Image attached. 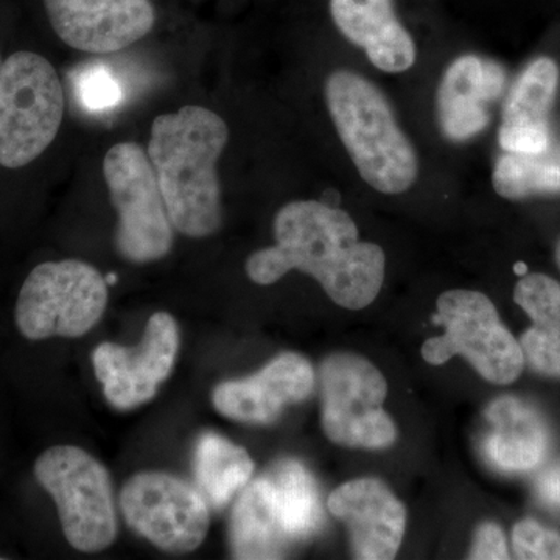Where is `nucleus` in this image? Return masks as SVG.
Wrapping results in <instances>:
<instances>
[{
	"mask_svg": "<svg viewBox=\"0 0 560 560\" xmlns=\"http://www.w3.org/2000/svg\"><path fill=\"white\" fill-rule=\"evenodd\" d=\"M0 66H2V61H0Z\"/></svg>",
	"mask_w": 560,
	"mask_h": 560,
	"instance_id": "c756f323",
	"label": "nucleus"
},
{
	"mask_svg": "<svg viewBox=\"0 0 560 560\" xmlns=\"http://www.w3.org/2000/svg\"><path fill=\"white\" fill-rule=\"evenodd\" d=\"M559 79V66L548 57L537 58L523 70L503 108L499 140L506 153L545 154L548 150Z\"/></svg>",
	"mask_w": 560,
	"mask_h": 560,
	"instance_id": "dca6fc26",
	"label": "nucleus"
},
{
	"mask_svg": "<svg viewBox=\"0 0 560 560\" xmlns=\"http://www.w3.org/2000/svg\"><path fill=\"white\" fill-rule=\"evenodd\" d=\"M433 320L445 327L442 337L423 342L427 363L440 366L455 355L466 357L482 378L495 385L517 381L525 364L521 342L501 323L495 305L474 290L445 291Z\"/></svg>",
	"mask_w": 560,
	"mask_h": 560,
	"instance_id": "423d86ee",
	"label": "nucleus"
},
{
	"mask_svg": "<svg viewBox=\"0 0 560 560\" xmlns=\"http://www.w3.org/2000/svg\"><path fill=\"white\" fill-rule=\"evenodd\" d=\"M556 260H558V265L560 268V238H559L558 245H556Z\"/></svg>",
	"mask_w": 560,
	"mask_h": 560,
	"instance_id": "c85d7f7f",
	"label": "nucleus"
},
{
	"mask_svg": "<svg viewBox=\"0 0 560 560\" xmlns=\"http://www.w3.org/2000/svg\"><path fill=\"white\" fill-rule=\"evenodd\" d=\"M65 92L46 58L16 51L0 66V165L21 168L44 153L60 131Z\"/></svg>",
	"mask_w": 560,
	"mask_h": 560,
	"instance_id": "20e7f679",
	"label": "nucleus"
},
{
	"mask_svg": "<svg viewBox=\"0 0 560 560\" xmlns=\"http://www.w3.org/2000/svg\"><path fill=\"white\" fill-rule=\"evenodd\" d=\"M108 285L81 260L46 261L33 268L20 291L16 326L31 341L83 337L101 320Z\"/></svg>",
	"mask_w": 560,
	"mask_h": 560,
	"instance_id": "39448f33",
	"label": "nucleus"
},
{
	"mask_svg": "<svg viewBox=\"0 0 560 560\" xmlns=\"http://www.w3.org/2000/svg\"><path fill=\"white\" fill-rule=\"evenodd\" d=\"M195 478L202 495L215 510L226 506L246 488L254 463L245 448L217 433H202L195 448Z\"/></svg>",
	"mask_w": 560,
	"mask_h": 560,
	"instance_id": "412c9836",
	"label": "nucleus"
},
{
	"mask_svg": "<svg viewBox=\"0 0 560 560\" xmlns=\"http://www.w3.org/2000/svg\"><path fill=\"white\" fill-rule=\"evenodd\" d=\"M327 506L348 526L357 559L396 558L404 539L407 511L381 480L361 478L346 482L331 492Z\"/></svg>",
	"mask_w": 560,
	"mask_h": 560,
	"instance_id": "4468645a",
	"label": "nucleus"
},
{
	"mask_svg": "<svg viewBox=\"0 0 560 560\" xmlns=\"http://www.w3.org/2000/svg\"><path fill=\"white\" fill-rule=\"evenodd\" d=\"M523 357L534 370L560 378V337L530 327L522 335Z\"/></svg>",
	"mask_w": 560,
	"mask_h": 560,
	"instance_id": "a878e982",
	"label": "nucleus"
},
{
	"mask_svg": "<svg viewBox=\"0 0 560 560\" xmlns=\"http://www.w3.org/2000/svg\"><path fill=\"white\" fill-rule=\"evenodd\" d=\"M512 545L518 559H560V534L529 518L514 526Z\"/></svg>",
	"mask_w": 560,
	"mask_h": 560,
	"instance_id": "393cba45",
	"label": "nucleus"
},
{
	"mask_svg": "<svg viewBox=\"0 0 560 560\" xmlns=\"http://www.w3.org/2000/svg\"><path fill=\"white\" fill-rule=\"evenodd\" d=\"M493 189L506 200L560 194V162L541 154L506 153L492 173Z\"/></svg>",
	"mask_w": 560,
	"mask_h": 560,
	"instance_id": "4be33fe9",
	"label": "nucleus"
},
{
	"mask_svg": "<svg viewBox=\"0 0 560 560\" xmlns=\"http://www.w3.org/2000/svg\"><path fill=\"white\" fill-rule=\"evenodd\" d=\"M44 7L58 38L88 54L127 49L156 21L150 0H44Z\"/></svg>",
	"mask_w": 560,
	"mask_h": 560,
	"instance_id": "f8f14e48",
	"label": "nucleus"
},
{
	"mask_svg": "<svg viewBox=\"0 0 560 560\" xmlns=\"http://www.w3.org/2000/svg\"><path fill=\"white\" fill-rule=\"evenodd\" d=\"M326 102L361 178L381 194L410 189L419 175L418 154L383 92L352 70H337L326 81Z\"/></svg>",
	"mask_w": 560,
	"mask_h": 560,
	"instance_id": "7ed1b4c3",
	"label": "nucleus"
},
{
	"mask_svg": "<svg viewBox=\"0 0 560 560\" xmlns=\"http://www.w3.org/2000/svg\"><path fill=\"white\" fill-rule=\"evenodd\" d=\"M261 477L267 481L280 522L293 545L319 530L324 512L318 486L300 460H278Z\"/></svg>",
	"mask_w": 560,
	"mask_h": 560,
	"instance_id": "aec40b11",
	"label": "nucleus"
},
{
	"mask_svg": "<svg viewBox=\"0 0 560 560\" xmlns=\"http://www.w3.org/2000/svg\"><path fill=\"white\" fill-rule=\"evenodd\" d=\"M125 521L162 551L197 550L208 536L209 504L200 489L165 471H142L120 493Z\"/></svg>",
	"mask_w": 560,
	"mask_h": 560,
	"instance_id": "9d476101",
	"label": "nucleus"
},
{
	"mask_svg": "<svg viewBox=\"0 0 560 560\" xmlns=\"http://www.w3.org/2000/svg\"><path fill=\"white\" fill-rule=\"evenodd\" d=\"M33 471L57 504L62 533L75 550L97 552L113 544V489L108 470L97 459L73 445H55L36 459Z\"/></svg>",
	"mask_w": 560,
	"mask_h": 560,
	"instance_id": "0eeeda50",
	"label": "nucleus"
},
{
	"mask_svg": "<svg viewBox=\"0 0 560 560\" xmlns=\"http://www.w3.org/2000/svg\"><path fill=\"white\" fill-rule=\"evenodd\" d=\"M315 372L300 353H280L264 370L241 381L220 383L212 401L220 415L243 423H272L283 408L307 399Z\"/></svg>",
	"mask_w": 560,
	"mask_h": 560,
	"instance_id": "ddd939ff",
	"label": "nucleus"
},
{
	"mask_svg": "<svg viewBox=\"0 0 560 560\" xmlns=\"http://www.w3.org/2000/svg\"><path fill=\"white\" fill-rule=\"evenodd\" d=\"M330 14L341 35L366 51L382 72L401 73L415 66V39L397 18L393 0H330Z\"/></svg>",
	"mask_w": 560,
	"mask_h": 560,
	"instance_id": "f3484780",
	"label": "nucleus"
},
{
	"mask_svg": "<svg viewBox=\"0 0 560 560\" xmlns=\"http://www.w3.org/2000/svg\"><path fill=\"white\" fill-rule=\"evenodd\" d=\"M276 245L246 261L253 282L271 285L291 270L307 272L335 304L361 311L381 293L386 257L381 246L361 242L355 221L326 202H289L276 213Z\"/></svg>",
	"mask_w": 560,
	"mask_h": 560,
	"instance_id": "f257e3e1",
	"label": "nucleus"
},
{
	"mask_svg": "<svg viewBox=\"0 0 560 560\" xmlns=\"http://www.w3.org/2000/svg\"><path fill=\"white\" fill-rule=\"evenodd\" d=\"M179 349V329L168 313L151 316L145 335L136 348L103 342L92 363L106 400L117 410H132L156 396L171 377Z\"/></svg>",
	"mask_w": 560,
	"mask_h": 560,
	"instance_id": "9b49d317",
	"label": "nucleus"
},
{
	"mask_svg": "<svg viewBox=\"0 0 560 560\" xmlns=\"http://www.w3.org/2000/svg\"><path fill=\"white\" fill-rule=\"evenodd\" d=\"M506 72L499 62L463 55L445 69L438 88V121L445 138L464 142L489 124L488 105L503 94Z\"/></svg>",
	"mask_w": 560,
	"mask_h": 560,
	"instance_id": "2eb2a0df",
	"label": "nucleus"
},
{
	"mask_svg": "<svg viewBox=\"0 0 560 560\" xmlns=\"http://www.w3.org/2000/svg\"><path fill=\"white\" fill-rule=\"evenodd\" d=\"M230 547L235 559L245 560L280 559L293 547L264 477L250 482L235 503Z\"/></svg>",
	"mask_w": 560,
	"mask_h": 560,
	"instance_id": "6ab92c4d",
	"label": "nucleus"
},
{
	"mask_svg": "<svg viewBox=\"0 0 560 560\" xmlns=\"http://www.w3.org/2000/svg\"><path fill=\"white\" fill-rule=\"evenodd\" d=\"M103 175L119 213L117 253L132 264H149L171 253L173 224L156 173L142 147L121 142L106 153Z\"/></svg>",
	"mask_w": 560,
	"mask_h": 560,
	"instance_id": "6e6552de",
	"label": "nucleus"
},
{
	"mask_svg": "<svg viewBox=\"0 0 560 560\" xmlns=\"http://www.w3.org/2000/svg\"><path fill=\"white\" fill-rule=\"evenodd\" d=\"M470 559H510L506 537L495 523H482L475 534Z\"/></svg>",
	"mask_w": 560,
	"mask_h": 560,
	"instance_id": "bb28decb",
	"label": "nucleus"
},
{
	"mask_svg": "<svg viewBox=\"0 0 560 560\" xmlns=\"http://www.w3.org/2000/svg\"><path fill=\"white\" fill-rule=\"evenodd\" d=\"M514 301L533 319L534 329L560 337V283L540 272L523 276Z\"/></svg>",
	"mask_w": 560,
	"mask_h": 560,
	"instance_id": "5701e85b",
	"label": "nucleus"
},
{
	"mask_svg": "<svg viewBox=\"0 0 560 560\" xmlns=\"http://www.w3.org/2000/svg\"><path fill=\"white\" fill-rule=\"evenodd\" d=\"M77 88L81 105L94 113L114 108L124 98L120 84L110 75L109 70L101 65L84 69Z\"/></svg>",
	"mask_w": 560,
	"mask_h": 560,
	"instance_id": "b1692460",
	"label": "nucleus"
},
{
	"mask_svg": "<svg viewBox=\"0 0 560 560\" xmlns=\"http://www.w3.org/2000/svg\"><path fill=\"white\" fill-rule=\"evenodd\" d=\"M490 431L482 448L486 459L503 471H526L539 466L548 452L547 427L533 408L515 397H500L486 410Z\"/></svg>",
	"mask_w": 560,
	"mask_h": 560,
	"instance_id": "a211bd4d",
	"label": "nucleus"
},
{
	"mask_svg": "<svg viewBox=\"0 0 560 560\" xmlns=\"http://www.w3.org/2000/svg\"><path fill=\"white\" fill-rule=\"evenodd\" d=\"M537 490H539V495L547 501V503L560 506V467L559 469L548 471V474L541 478Z\"/></svg>",
	"mask_w": 560,
	"mask_h": 560,
	"instance_id": "cd10ccee",
	"label": "nucleus"
},
{
	"mask_svg": "<svg viewBox=\"0 0 560 560\" xmlns=\"http://www.w3.org/2000/svg\"><path fill=\"white\" fill-rule=\"evenodd\" d=\"M230 128L219 114L184 106L151 125L149 158L173 228L191 238L220 230L221 186L217 162Z\"/></svg>",
	"mask_w": 560,
	"mask_h": 560,
	"instance_id": "f03ea898",
	"label": "nucleus"
},
{
	"mask_svg": "<svg viewBox=\"0 0 560 560\" xmlns=\"http://www.w3.org/2000/svg\"><path fill=\"white\" fill-rule=\"evenodd\" d=\"M324 433L346 447L385 448L397 438L383 401L388 385L382 372L352 353H337L320 368Z\"/></svg>",
	"mask_w": 560,
	"mask_h": 560,
	"instance_id": "1a4fd4ad",
	"label": "nucleus"
}]
</instances>
